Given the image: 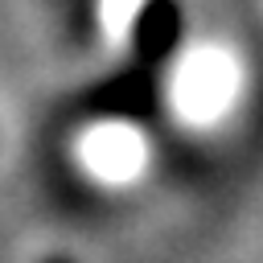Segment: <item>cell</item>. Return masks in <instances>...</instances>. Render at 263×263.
<instances>
[{
  "mask_svg": "<svg viewBox=\"0 0 263 263\" xmlns=\"http://www.w3.org/2000/svg\"><path fill=\"white\" fill-rule=\"evenodd\" d=\"M41 263H70V259H58V255H49V259H41Z\"/></svg>",
  "mask_w": 263,
  "mask_h": 263,
  "instance_id": "1",
  "label": "cell"
}]
</instances>
